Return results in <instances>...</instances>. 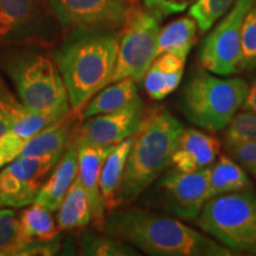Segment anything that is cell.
Segmentation results:
<instances>
[{
    "label": "cell",
    "instance_id": "18",
    "mask_svg": "<svg viewBox=\"0 0 256 256\" xmlns=\"http://www.w3.org/2000/svg\"><path fill=\"white\" fill-rule=\"evenodd\" d=\"M132 142L133 136L114 145L102 165L100 190L106 210L110 212L121 206V188Z\"/></svg>",
    "mask_w": 256,
    "mask_h": 256
},
{
    "label": "cell",
    "instance_id": "1",
    "mask_svg": "<svg viewBox=\"0 0 256 256\" xmlns=\"http://www.w3.org/2000/svg\"><path fill=\"white\" fill-rule=\"evenodd\" d=\"M101 232L152 256H232L228 248L174 216L139 208L113 210Z\"/></svg>",
    "mask_w": 256,
    "mask_h": 256
},
{
    "label": "cell",
    "instance_id": "9",
    "mask_svg": "<svg viewBox=\"0 0 256 256\" xmlns=\"http://www.w3.org/2000/svg\"><path fill=\"white\" fill-rule=\"evenodd\" d=\"M254 0H235L232 8L202 43V68L220 76L238 72L241 58V28L243 18Z\"/></svg>",
    "mask_w": 256,
    "mask_h": 256
},
{
    "label": "cell",
    "instance_id": "26",
    "mask_svg": "<svg viewBox=\"0 0 256 256\" xmlns=\"http://www.w3.org/2000/svg\"><path fill=\"white\" fill-rule=\"evenodd\" d=\"M256 70V0L243 18L238 72Z\"/></svg>",
    "mask_w": 256,
    "mask_h": 256
},
{
    "label": "cell",
    "instance_id": "19",
    "mask_svg": "<svg viewBox=\"0 0 256 256\" xmlns=\"http://www.w3.org/2000/svg\"><path fill=\"white\" fill-rule=\"evenodd\" d=\"M139 98L136 82L132 78L113 82L102 88L89 100L83 108V112H81V119L118 110L130 104Z\"/></svg>",
    "mask_w": 256,
    "mask_h": 256
},
{
    "label": "cell",
    "instance_id": "20",
    "mask_svg": "<svg viewBox=\"0 0 256 256\" xmlns=\"http://www.w3.org/2000/svg\"><path fill=\"white\" fill-rule=\"evenodd\" d=\"M250 188L247 171L229 154H222L210 166L209 198Z\"/></svg>",
    "mask_w": 256,
    "mask_h": 256
},
{
    "label": "cell",
    "instance_id": "8",
    "mask_svg": "<svg viewBox=\"0 0 256 256\" xmlns=\"http://www.w3.org/2000/svg\"><path fill=\"white\" fill-rule=\"evenodd\" d=\"M46 0H0V44L49 46L56 28Z\"/></svg>",
    "mask_w": 256,
    "mask_h": 256
},
{
    "label": "cell",
    "instance_id": "30",
    "mask_svg": "<svg viewBox=\"0 0 256 256\" xmlns=\"http://www.w3.org/2000/svg\"><path fill=\"white\" fill-rule=\"evenodd\" d=\"M24 108L23 104L10 90L2 74L0 72V138L11 130L16 119Z\"/></svg>",
    "mask_w": 256,
    "mask_h": 256
},
{
    "label": "cell",
    "instance_id": "22",
    "mask_svg": "<svg viewBox=\"0 0 256 256\" xmlns=\"http://www.w3.org/2000/svg\"><path fill=\"white\" fill-rule=\"evenodd\" d=\"M197 23L194 18L182 17L160 28L158 37V56L170 52L186 60L196 42Z\"/></svg>",
    "mask_w": 256,
    "mask_h": 256
},
{
    "label": "cell",
    "instance_id": "33",
    "mask_svg": "<svg viewBox=\"0 0 256 256\" xmlns=\"http://www.w3.org/2000/svg\"><path fill=\"white\" fill-rule=\"evenodd\" d=\"M26 140L8 130L0 138V171L23 152Z\"/></svg>",
    "mask_w": 256,
    "mask_h": 256
},
{
    "label": "cell",
    "instance_id": "25",
    "mask_svg": "<svg viewBox=\"0 0 256 256\" xmlns=\"http://www.w3.org/2000/svg\"><path fill=\"white\" fill-rule=\"evenodd\" d=\"M40 190L12 174L8 168L0 171V206L22 208L34 204Z\"/></svg>",
    "mask_w": 256,
    "mask_h": 256
},
{
    "label": "cell",
    "instance_id": "3",
    "mask_svg": "<svg viewBox=\"0 0 256 256\" xmlns=\"http://www.w3.org/2000/svg\"><path fill=\"white\" fill-rule=\"evenodd\" d=\"M0 70L8 76L26 110L63 118L70 110L68 92L51 55L23 46L0 54Z\"/></svg>",
    "mask_w": 256,
    "mask_h": 256
},
{
    "label": "cell",
    "instance_id": "14",
    "mask_svg": "<svg viewBox=\"0 0 256 256\" xmlns=\"http://www.w3.org/2000/svg\"><path fill=\"white\" fill-rule=\"evenodd\" d=\"M220 152V142L216 136L194 128H184L172 154L171 165L183 172L200 171L210 168Z\"/></svg>",
    "mask_w": 256,
    "mask_h": 256
},
{
    "label": "cell",
    "instance_id": "35",
    "mask_svg": "<svg viewBox=\"0 0 256 256\" xmlns=\"http://www.w3.org/2000/svg\"><path fill=\"white\" fill-rule=\"evenodd\" d=\"M242 110L256 113V78L252 82V84H249L248 94L242 106Z\"/></svg>",
    "mask_w": 256,
    "mask_h": 256
},
{
    "label": "cell",
    "instance_id": "13",
    "mask_svg": "<svg viewBox=\"0 0 256 256\" xmlns=\"http://www.w3.org/2000/svg\"><path fill=\"white\" fill-rule=\"evenodd\" d=\"M113 146L78 144V177L88 194L92 220L98 232H101L107 211L100 190V174L102 165Z\"/></svg>",
    "mask_w": 256,
    "mask_h": 256
},
{
    "label": "cell",
    "instance_id": "17",
    "mask_svg": "<svg viewBox=\"0 0 256 256\" xmlns=\"http://www.w3.org/2000/svg\"><path fill=\"white\" fill-rule=\"evenodd\" d=\"M186 60L165 52L159 55L144 76V88L153 100H162L180 84Z\"/></svg>",
    "mask_w": 256,
    "mask_h": 256
},
{
    "label": "cell",
    "instance_id": "6",
    "mask_svg": "<svg viewBox=\"0 0 256 256\" xmlns=\"http://www.w3.org/2000/svg\"><path fill=\"white\" fill-rule=\"evenodd\" d=\"M194 220L232 254H256V194L252 188L209 198Z\"/></svg>",
    "mask_w": 256,
    "mask_h": 256
},
{
    "label": "cell",
    "instance_id": "7",
    "mask_svg": "<svg viewBox=\"0 0 256 256\" xmlns=\"http://www.w3.org/2000/svg\"><path fill=\"white\" fill-rule=\"evenodd\" d=\"M121 30L116 63L106 86L124 78L142 81L158 57L159 19L151 12L136 5Z\"/></svg>",
    "mask_w": 256,
    "mask_h": 256
},
{
    "label": "cell",
    "instance_id": "21",
    "mask_svg": "<svg viewBox=\"0 0 256 256\" xmlns=\"http://www.w3.org/2000/svg\"><path fill=\"white\" fill-rule=\"evenodd\" d=\"M90 220L92 212L88 194L78 177H76L57 210V226L60 230L69 232L84 228Z\"/></svg>",
    "mask_w": 256,
    "mask_h": 256
},
{
    "label": "cell",
    "instance_id": "16",
    "mask_svg": "<svg viewBox=\"0 0 256 256\" xmlns=\"http://www.w3.org/2000/svg\"><path fill=\"white\" fill-rule=\"evenodd\" d=\"M78 119H81V112L72 110L28 139L20 156H62L75 136Z\"/></svg>",
    "mask_w": 256,
    "mask_h": 256
},
{
    "label": "cell",
    "instance_id": "31",
    "mask_svg": "<svg viewBox=\"0 0 256 256\" xmlns=\"http://www.w3.org/2000/svg\"><path fill=\"white\" fill-rule=\"evenodd\" d=\"M226 154L238 162L249 174L256 179V140L224 139Z\"/></svg>",
    "mask_w": 256,
    "mask_h": 256
},
{
    "label": "cell",
    "instance_id": "24",
    "mask_svg": "<svg viewBox=\"0 0 256 256\" xmlns=\"http://www.w3.org/2000/svg\"><path fill=\"white\" fill-rule=\"evenodd\" d=\"M80 250L87 256H138L136 248L110 235L84 230L80 235Z\"/></svg>",
    "mask_w": 256,
    "mask_h": 256
},
{
    "label": "cell",
    "instance_id": "15",
    "mask_svg": "<svg viewBox=\"0 0 256 256\" xmlns=\"http://www.w3.org/2000/svg\"><path fill=\"white\" fill-rule=\"evenodd\" d=\"M78 171V144L74 136L66 151L38 192L34 203L46 208L51 212H56L62 204L69 188L72 186Z\"/></svg>",
    "mask_w": 256,
    "mask_h": 256
},
{
    "label": "cell",
    "instance_id": "5",
    "mask_svg": "<svg viewBox=\"0 0 256 256\" xmlns=\"http://www.w3.org/2000/svg\"><path fill=\"white\" fill-rule=\"evenodd\" d=\"M249 84L240 78H226L194 70L182 88L179 106L184 116L194 126L210 132L226 130L248 94Z\"/></svg>",
    "mask_w": 256,
    "mask_h": 256
},
{
    "label": "cell",
    "instance_id": "29",
    "mask_svg": "<svg viewBox=\"0 0 256 256\" xmlns=\"http://www.w3.org/2000/svg\"><path fill=\"white\" fill-rule=\"evenodd\" d=\"M60 118H56L51 114L37 113V112H31L24 108V110L18 115L16 119L14 126L11 128V132H14L23 138L28 142L32 136H36L40 130L49 126L50 124L55 122Z\"/></svg>",
    "mask_w": 256,
    "mask_h": 256
},
{
    "label": "cell",
    "instance_id": "10",
    "mask_svg": "<svg viewBox=\"0 0 256 256\" xmlns=\"http://www.w3.org/2000/svg\"><path fill=\"white\" fill-rule=\"evenodd\" d=\"M64 31L110 30L124 26L136 4L133 0H46Z\"/></svg>",
    "mask_w": 256,
    "mask_h": 256
},
{
    "label": "cell",
    "instance_id": "11",
    "mask_svg": "<svg viewBox=\"0 0 256 256\" xmlns=\"http://www.w3.org/2000/svg\"><path fill=\"white\" fill-rule=\"evenodd\" d=\"M210 168L196 172L172 168L158 183L162 206L170 216L182 220H194L209 200Z\"/></svg>",
    "mask_w": 256,
    "mask_h": 256
},
{
    "label": "cell",
    "instance_id": "34",
    "mask_svg": "<svg viewBox=\"0 0 256 256\" xmlns=\"http://www.w3.org/2000/svg\"><path fill=\"white\" fill-rule=\"evenodd\" d=\"M62 247L60 234L56 238L48 240V241H32L19 249L16 255L18 256H51L58 254Z\"/></svg>",
    "mask_w": 256,
    "mask_h": 256
},
{
    "label": "cell",
    "instance_id": "28",
    "mask_svg": "<svg viewBox=\"0 0 256 256\" xmlns=\"http://www.w3.org/2000/svg\"><path fill=\"white\" fill-rule=\"evenodd\" d=\"M234 2L235 0H196L188 14L196 20L200 31L204 34L229 11Z\"/></svg>",
    "mask_w": 256,
    "mask_h": 256
},
{
    "label": "cell",
    "instance_id": "27",
    "mask_svg": "<svg viewBox=\"0 0 256 256\" xmlns=\"http://www.w3.org/2000/svg\"><path fill=\"white\" fill-rule=\"evenodd\" d=\"M24 244L20 220L16 211L0 209V256L16 255Z\"/></svg>",
    "mask_w": 256,
    "mask_h": 256
},
{
    "label": "cell",
    "instance_id": "23",
    "mask_svg": "<svg viewBox=\"0 0 256 256\" xmlns=\"http://www.w3.org/2000/svg\"><path fill=\"white\" fill-rule=\"evenodd\" d=\"M20 229L24 242L48 241L58 235V226L46 208L34 203L22 212Z\"/></svg>",
    "mask_w": 256,
    "mask_h": 256
},
{
    "label": "cell",
    "instance_id": "4",
    "mask_svg": "<svg viewBox=\"0 0 256 256\" xmlns=\"http://www.w3.org/2000/svg\"><path fill=\"white\" fill-rule=\"evenodd\" d=\"M184 126L164 108L145 116L133 136L124 168L121 206H130L151 185L168 166Z\"/></svg>",
    "mask_w": 256,
    "mask_h": 256
},
{
    "label": "cell",
    "instance_id": "12",
    "mask_svg": "<svg viewBox=\"0 0 256 256\" xmlns=\"http://www.w3.org/2000/svg\"><path fill=\"white\" fill-rule=\"evenodd\" d=\"M145 119V107L142 98H138L118 110L94 115L83 119L78 124L75 139L78 144L95 146H113L132 138L142 127Z\"/></svg>",
    "mask_w": 256,
    "mask_h": 256
},
{
    "label": "cell",
    "instance_id": "2",
    "mask_svg": "<svg viewBox=\"0 0 256 256\" xmlns=\"http://www.w3.org/2000/svg\"><path fill=\"white\" fill-rule=\"evenodd\" d=\"M120 34L110 30H72L50 52L68 92L70 107L82 112L110 78L116 63Z\"/></svg>",
    "mask_w": 256,
    "mask_h": 256
},
{
    "label": "cell",
    "instance_id": "32",
    "mask_svg": "<svg viewBox=\"0 0 256 256\" xmlns=\"http://www.w3.org/2000/svg\"><path fill=\"white\" fill-rule=\"evenodd\" d=\"M226 130V138L256 140V113L247 110L238 113Z\"/></svg>",
    "mask_w": 256,
    "mask_h": 256
}]
</instances>
